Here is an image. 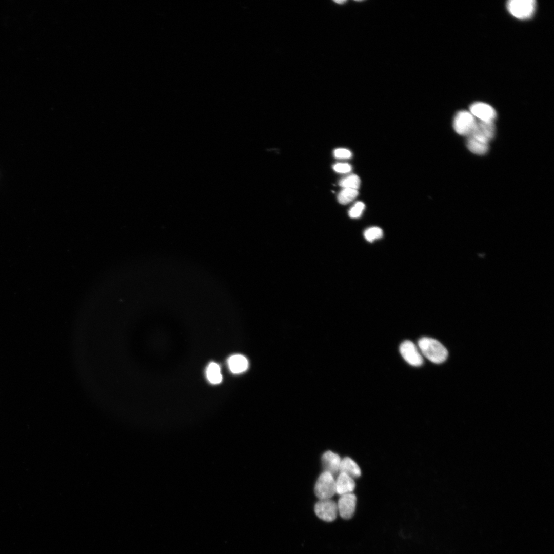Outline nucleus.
I'll list each match as a JSON object with an SVG mask.
<instances>
[{"mask_svg": "<svg viewBox=\"0 0 554 554\" xmlns=\"http://www.w3.org/2000/svg\"><path fill=\"white\" fill-rule=\"evenodd\" d=\"M206 376L212 384H217L221 382L222 375L219 365L215 362H211L206 370Z\"/></svg>", "mask_w": 554, "mask_h": 554, "instance_id": "nucleus-15", "label": "nucleus"}, {"mask_svg": "<svg viewBox=\"0 0 554 554\" xmlns=\"http://www.w3.org/2000/svg\"><path fill=\"white\" fill-rule=\"evenodd\" d=\"M227 363L231 372L235 374L244 372L248 367L247 359L241 354L230 356L227 360Z\"/></svg>", "mask_w": 554, "mask_h": 554, "instance_id": "nucleus-13", "label": "nucleus"}, {"mask_svg": "<svg viewBox=\"0 0 554 554\" xmlns=\"http://www.w3.org/2000/svg\"><path fill=\"white\" fill-rule=\"evenodd\" d=\"M344 473L352 478L357 479L361 475V470L357 463L349 457L341 459L339 473Z\"/></svg>", "mask_w": 554, "mask_h": 554, "instance_id": "nucleus-12", "label": "nucleus"}, {"mask_svg": "<svg viewBox=\"0 0 554 554\" xmlns=\"http://www.w3.org/2000/svg\"><path fill=\"white\" fill-rule=\"evenodd\" d=\"M400 352L403 359L410 365L420 366L423 363V359L416 345L411 341L406 340L400 346Z\"/></svg>", "mask_w": 554, "mask_h": 554, "instance_id": "nucleus-6", "label": "nucleus"}, {"mask_svg": "<svg viewBox=\"0 0 554 554\" xmlns=\"http://www.w3.org/2000/svg\"><path fill=\"white\" fill-rule=\"evenodd\" d=\"M360 183L361 181L359 177L356 174H352L342 179L339 184L343 188L358 190L360 186Z\"/></svg>", "mask_w": 554, "mask_h": 554, "instance_id": "nucleus-17", "label": "nucleus"}, {"mask_svg": "<svg viewBox=\"0 0 554 554\" xmlns=\"http://www.w3.org/2000/svg\"><path fill=\"white\" fill-rule=\"evenodd\" d=\"M357 498L353 493L341 495L337 503L338 513L344 519L351 518L354 513Z\"/></svg>", "mask_w": 554, "mask_h": 554, "instance_id": "nucleus-8", "label": "nucleus"}, {"mask_svg": "<svg viewBox=\"0 0 554 554\" xmlns=\"http://www.w3.org/2000/svg\"><path fill=\"white\" fill-rule=\"evenodd\" d=\"M418 345L422 354L434 363H443L447 358L446 348L434 339L423 337L419 340Z\"/></svg>", "mask_w": 554, "mask_h": 554, "instance_id": "nucleus-1", "label": "nucleus"}, {"mask_svg": "<svg viewBox=\"0 0 554 554\" xmlns=\"http://www.w3.org/2000/svg\"><path fill=\"white\" fill-rule=\"evenodd\" d=\"M508 12L515 17L520 19L530 18L536 8L534 0H510L506 4Z\"/></svg>", "mask_w": 554, "mask_h": 554, "instance_id": "nucleus-2", "label": "nucleus"}, {"mask_svg": "<svg viewBox=\"0 0 554 554\" xmlns=\"http://www.w3.org/2000/svg\"><path fill=\"white\" fill-rule=\"evenodd\" d=\"M477 121L473 115L466 110L459 111L456 114L453 126L455 131L460 135L468 136L472 132Z\"/></svg>", "mask_w": 554, "mask_h": 554, "instance_id": "nucleus-4", "label": "nucleus"}, {"mask_svg": "<svg viewBox=\"0 0 554 554\" xmlns=\"http://www.w3.org/2000/svg\"><path fill=\"white\" fill-rule=\"evenodd\" d=\"M355 487V483L353 478L344 473H339L335 480V489L337 494L341 496L351 493Z\"/></svg>", "mask_w": 554, "mask_h": 554, "instance_id": "nucleus-11", "label": "nucleus"}, {"mask_svg": "<svg viewBox=\"0 0 554 554\" xmlns=\"http://www.w3.org/2000/svg\"><path fill=\"white\" fill-rule=\"evenodd\" d=\"M466 145L471 152L479 155L485 154L489 148L488 143L481 142L471 136L467 137Z\"/></svg>", "mask_w": 554, "mask_h": 554, "instance_id": "nucleus-14", "label": "nucleus"}, {"mask_svg": "<svg viewBox=\"0 0 554 554\" xmlns=\"http://www.w3.org/2000/svg\"><path fill=\"white\" fill-rule=\"evenodd\" d=\"M358 194V190L343 188L338 194L337 199L340 204H347L355 199Z\"/></svg>", "mask_w": 554, "mask_h": 554, "instance_id": "nucleus-16", "label": "nucleus"}, {"mask_svg": "<svg viewBox=\"0 0 554 554\" xmlns=\"http://www.w3.org/2000/svg\"><path fill=\"white\" fill-rule=\"evenodd\" d=\"M469 110L474 117L483 122H493L497 117L494 109L485 103L475 102L470 106Z\"/></svg>", "mask_w": 554, "mask_h": 554, "instance_id": "nucleus-9", "label": "nucleus"}, {"mask_svg": "<svg viewBox=\"0 0 554 554\" xmlns=\"http://www.w3.org/2000/svg\"><path fill=\"white\" fill-rule=\"evenodd\" d=\"M365 204L362 202H356L349 210L348 214L351 218H358L362 215L364 209Z\"/></svg>", "mask_w": 554, "mask_h": 554, "instance_id": "nucleus-19", "label": "nucleus"}, {"mask_svg": "<svg viewBox=\"0 0 554 554\" xmlns=\"http://www.w3.org/2000/svg\"><path fill=\"white\" fill-rule=\"evenodd\" d=\"M314 511L321 519L327 522L333 521L338 513L337 503L331 499L319 500L314 506Z\"/></svg>", "mask_w": 554, "mask_h": 554, "instance_id": "nucleus-5", "label": "nucleus"}, {"mask_svg": "<svg viewBox=\"0 0 554 554\" xmlns=\"http://www.w3.org/2000/svg\"><path fill=\"white\" fill-rule=\"evenodd\" d=\"M321 459L325 471L330 473L333 476L339 473L341 459L338 454L327 451L323 454Z\"/></svg>", "mask_w": 554, "mask_h": 554, "instance_id": "nucleus-10", "label": "nucleus"}, {"mask_svg": "<svg viewBox=\"0 0 554 554\" xmlns=\"http://www.w3.org/2000/svg\"><path fill=\"white\" fill-rule=\"evenodd\" d=\"M335 2H336V3H344V2H345V1H335Z\"/></svg>", "mask_w": 554, "mask_h": 554, "instance_id": "nucleus-22", "label": "nucleus"}, {"mask_svg": "<svg viewBox=\"0 0 554 554\" xmlns=\"http://www.w3.org/2000/svg\"><path fill=\"white\" fill-rule=\"evenodd\" d=\"M494 134L495 126L493 122H483L479 120L477 121L475 127L468 136L488 143L489 141L493 138Z\"/></svg>", "mask_w": 554, "mask_h": 554, "instance_id": "nucleus-7", "label": "nucleus"}, {"mask_svg": "<svg viewBox=\"0 0 554 554\" xmlns=\"http://www.w3.org/2000/svg\"><path fill=\"white\" fill-rule=\"evenodd\" d=\"M314 493L319 500L331 499L336 493L334 476L327 471L322 472L316 482Z\"/></svg>", "mask_w": 554, "mask_h": 554, "instance_id": "nucleus-3", "label": "nucleus"}, {"mask_svg": "<svg viewBox=\"0 0 554 554\" xmlns=\"http://www.w3.org/2000/svg\"><path fill=\"white\" fill-rule=\"evenodd\" d=\"M383 232L381 228L378 227H371L366 229L364 232L365 239L369 242H372L383 236Z\"/></svg>", "mask_w": 554, "mask_h": 554, "instance_id": "nucleus-18", "label": "nucleus"}, {"mask_svg": "<svg viewBox=\"0 0 554 554\" xmlns=\"http://www.w3.org/2000/svg\"><path fill=\"white\" fill-rule=\"evenodd\" d=\"M333 170L338 173H345L349 172L352 169L351 166L347 163H338L333 166Z\"/></svg>", "mask_w": 554, "mask_h": 554, "instance_id": "nucleus-21", "label": "nucleus"}, {"mask_svg": "<svg viewBox=\"0 0 554 554\" xmlns=\"http://www.w3.org/2000/svg\"><path fill=\"white\" fill-rule=\"evenodd\" d=\"M333 154L335 157L341 159H347L352 156V153L350 150L345 148H338L334 150Z\"/></svg>", "mask_w": 554, "mask_h": 554, "instance_id": "nucleus-20", "label": "nucleus"}]
</instances>
